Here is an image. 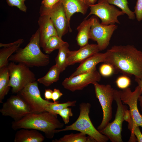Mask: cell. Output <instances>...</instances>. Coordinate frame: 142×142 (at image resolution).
<instances>
[{"label":"cell","instance_id":"obj_28","mask_svg":"<svg viewBox=\"0 0 142 142\" xmlns=\"http://www.w3.org/2000/svg\"><path fill=\"white\" fill-rule=\"evenodd\" d=\"M107 1L110 4L115 5L120 8L122 12L127 15L129 19L134 20L136 18L134 12L131 11L129 7L127 0Z\"/></svg>","mask_w":142,"mask_h":142},{"label":"cell","instance_id":"obj_3","mask_svg":"<svg viewBox=\"0 0 142 142\" xmlns=\"http://www.w3.org/2000/svg\"><path fill=\"white\" fill-rule=\"evenodd\" d=\"M38 29L32 35L29 43L23 48H19L9 58L8 61L24 64L28 67H42L48 65L50 58L40 49Z\"/></svg>","mask_w":142,"mask_h":142},{"label":"cell","instance_id":"obj_9","mask_svg":"<svg viewBox=\"0 0 142 142\" xmlns=\"http://www.w3.org/2000/svg\"><path fill=\"white\" fill-rule=\"evenodd\" d=\"M40 15L49 16L56 29L58 36L62 38L68 31L72 30L69 23L64 7L60 1L50 8H46L41 5L39 12Z\"/></svg>","mask_w":142,"mask_h":142},{"label":"cell","instance_id":"obj_32","mask_svg":"<svg viewBox=\"0 0 142 142\" xmlns=\"http://www.w3.org/2000/svg\"><path fill=\"white\" fill-rule=\"evenodd\" d=\"M26 0H6L8 5L11 7L15 6L21 11L26 12L27 7L25 4Z\"/></svg>","mask_w":142,"mask_h":142},{"label":"cell","instance_id":"obj_16","mask_svg":"<svg viewBox=\"0 0 142 142\" xmlns=\"http://www.w3.org/2000/svg\"><path fill=\"white\" fill-rule=\"evenodd\" d=\"M38 22L39 26L40 46L43 48L51 37L58 35L57 30L49 16L40 15Z\"/></svg>","mask_w":142,"mask_h":142},{"label":"cell","instance_id":"obj_35","mask_svg":"<svg viewBox=\"0 0 142 142\" xmlns=\"http://www.w3.org/2000/svg\"><path fill=\"white\" fill-rule=\"evenodd\" d=\"M63 95V93L59 89L54 88L52 94V99L54 102H55Z\"/></svg>","mask_w":142,"mask_h":142},{"label":"cell","instance_id":"obj_13","mask_svg":"<svg viewBox=\"0 0 142 142\" xmlns=\"http://www.w3.org/2000/svg\"><path fill=\"white\" fill-rule=\"evenodd\" d=\"M0 112L2 115L10 116L15 121L31 113L27 104L18 94L11 96L3 103Z\"/></svg>","mask_w":142,"mask_h":142},{"label":"cell","instance_id":"obj_1","mask_svg":"<svg viewBox=\"0 0 142 142\" xmlns=\"http://www.w3.org/2000/svg\"><path fill=\"white\" fill-rule=\"evenodd\" d=\"M106 52L105 63L111 64L124 74L142 79V52L127 45L113 46Z\"/></svg>","mask_w":142,"mask_h":142},{"label":"cell","instance_id":"obj_17","mask_svg":"<svg viewBox=\"0 0 142 142\" xmlns=\"http://www.w3.org/2000/svg\"><path fill=\"white\" fill-rule=\"evenodd\" d=\"M65 11L69 23L72 16L76 12H79L83 15L86 13L91 4L89 0H60Z\"/></svg>","mask_w":142,"mask_h":142},{"label":"cell","instance_id":"obj_36","mask_svg":"<svg viewBox=\"0 0 142 142\" xmlns=\"http://www.w3.org/2000/svg\"><path fill=\"white\" fill-rule=\"evenodd\" d=\"M135 80L138 83V85L140 87L141 89V95L139 97L138 100L140 102V105L141 108V110L142 111V79L138 78H135Z\"/></svg>","mask_w":142,"mask_h":142},{"label":"cell","instance_id":"obj_14","mask_svg":"<svg viewBox=\"0 0 142 142\" xmlns=\"http://www.w3.org/2000/svg\"><path fill=\"white\" fill-rule=\"evenodd\" d=\"M101 75L96 69L65 79L62 83L64 88L72 92L83 89L89 84L99 82Z\"/></svg>","mask_w":142,"mask_h":142},{"label":"cell","instance_id":"obj_19","mask_svg":"<svg viewBox=\"0 0 142 142\" xmlns=\"http://www.w3.org/2000/svg\"><path fill=\"white\" fill-rule=\"evenodd\" d=\"M18 130L15 134L14 142H42L44 140V136L37 130L24 128Z\"/></svg>","mask_w":142,"mask_h":142},{"label":"cell","instance_id":"obj_25","mask_svg":"<svg viewBox=\"0 0 142 142\" xmlns=\"http://www.w3.org/2000/svg\"><path fill=\"white\" fill-rule=\"evenodd\" d=\"M69 44L67 43L59 49L57 55L55 58V64L61 73L68 66L67 60L68 53L69 50Z\"/></svg>","mask_w":142,"mask_h":142},{"label":"cell","instance_id":"obj_15","mask_svg":"<svg viewBox=\"0 0 142 142\" xmlns=\"http://www.w3.org/2000/svg\"><path fill=\"white\" fill-rule=\"evenodd\" d=\"M100 51L97 44H89L82 47L77 50L68 52L67 60L68 66L82 63Z\"/></svg>","mask_w":142,"mask_h":142},{"label":"cell","instance_id":"obj_29","mask_svg":"<svg viewBox=\"0 0 142 142\" xmlns=\"http://www.w3.org/2000/svg\"><path fill=\"white\" fill-rule=\"evenodd\" d=\"M104 63L100 67L99 73L101 75L104 77H109L114 73L115 70L111 64L108 63Z\"/></svg>","mask_w":142,"mask_h":142},{"label":"cell","instance_id":"obj_10","mask_svg":"<svg viewBox=\"0 0 142 142\" xmlns=\"http://www.w3.org/2000/svg\"><path fill=\"white\" fill-rule=\"evenodd\" d=\"M17 94L27 104L31 113L46 111V106L51 102L41 97L37 81L29 83Z\"/></svg>","mask_w":142,"mask_h":142},{"label":"cell","instance_id":"obj_18","mask_svg":"<svg viewBox=\"0 0 142 142\" xmlns=\"http://www.w3.org/2000/svg\"><path fill=\"white\" fill-rule=\"evenodd\" d=\"M106 56V53L98 52L90 57L81 63L75 71L70 77H73L83 73L88 72L96 69V65L102 62L105 63Z\"/></svg>","mask_w":142,"mask_h":142},{"label":"cell","instance_id":"obj_33","mask_svg":"<svg viewBox=\"0 0 142 142\" xmlns=\"http://www.w3.org/2000/svg\"><path fill=\"white\" fill-rule=\"evenodd\" d=\"M138 22L142 20V0H137L134 12Z\"/></svg>","mask_w":142,"mask_h":142},{"label":"cell","instance_id":"obj_30","mask_svg":"<svg viewBox=\"0 0 142 142\" xmlns=\"http://www.w3.org/2000/svg\"><path fill=\"white\" fill-rule=\"evenodd\" d=\"M115 82L118 88L123 89L128 88L131 84L130 78L124 74L118 77Z\"/></svg>","mask_w":142,"mask_h":142},{"label":"cell","instance_id":"obj_20","mask_svg":"<svg viewBox=\"0 0 142 142\" xmlns=\"http://www.w3.org/2000/svg\"><path fill=\"white\" fill-rule=\"evenodd\" d=\"M23 42V39H20L10 43H0V47L3 48L0 50V68L7 66L9 57L19 48Z\"/></svg>","mask_w":142,"mask_h":142},{"label":"cell","instance_id":"obj_21","mask_svg":"<svg viewBox=\"0 0 142 142\" xmlns=\"http://www.w3.org/2000/svg\"><path fill=\"white\" fill-rule=\"evenodd\" d=\"M94 17L92 16L88 19H84L77 28L78 33L76 40L78 44L80 47L88 44L90 29L93 22Z\"/></svg>","mask_w":142,"mask_h":142},{"label":"cell","instance_id":"obj_37","mask_svg":"<svg viewBox=\"0 0 142 142\" xmlns=\"http://www.w3.org/2000/svg\"><path fill=\"white\" fill-rule=\"evenodd\" d=\"M53 92V91L50 89H45L44 93L45 99L48 100L52 99Z\"/></svg>","mask_w":142,"mask_h":142},{"label":"cell","instance_id":"obj_12","mask_svg":"<svg viewBox=\"0 0 142 142\" xmlns=\"http://www.w3.org/2000/svg\"><path fill=\"white\" fill-rule=\"evenodd\" d=\"M117 26L115 24L104 25L100 23L97 17L94 16L89 33V38L97 42L100 51L105 49Z\"/></svg>","mask_w":142,"mask_h":142},{"label":"cell","instance_id":"obj_4","mask_svg":"<svg viewBox=\"0 0 142 142\" xmlns=\"http://www.w3.org/2000/svg\"><path fill=\"white\" fill-rule=\"evenodd\" d=\"M91 105L88 103H82L79 105L80 112L77 120L73 124L64 128L56 129L55 133L69 130H76L84 133L94 139L97 142H106L109 139L102 134L93 126L89 114Z\"/></svg>","mask_w":142,"mask_h":142},{"label":"cell","instance_id":"obj_27","mask_svg":"<svg viewBox=\"0 0 142 142\" xmlns=\"http://www.w3.org/2000/svg\"><path fill=\"white\" fill-rule=\"evenodd\" d=\"M76 102V100H74L61 103H59L57 101L55 102H51L47 105L45 110L46 111L57 115V113L58 111L67 107L75 106Z\"/></svg>","mask_w":142,"mask_h":142},{"label":"cell","instance_id":"obj_24","mask_svg":"<svg viewBox=\"0 0 142 142\" xmlns=\"http://www.w3.org/2000/svg\"><path fill=\"white\" fill-rule=\"evenodd\" d=\"M53 142H96V141L91 137L80 132V133L64 135L59 139H56Z\"/></svg>","mask_w":142,"mask_h":142},{"label":"cell","instance_id":"obj_22","mask_svg":"<svg viewBox=\"0 0 142 142\" xmlns=\"http://www.w3.org/2000/svg\"><path fill=\"white\" fill-rule=\"evenodd\" d=\"M10 76L7 67L0 68V103H2L4 98L8 93Z\"/></svg>","mask_w":142,"mask_h":142},{"label":"cell","instance_id":"obj_11","mask_svg":"<svg viewBox=\"0 0 142 142\" xmlns=\"http://www.w3.org/2000/svg\"><path fill=\"white\" fill-rule=\"evenodd\" d=\"M141 93V88L139 85L133 92L128 87L121 91V101L123 104L128 105L129 108L131 119L128 122L129 130L136 126L142 128V115L140 113L137 106L138 99Z\"/></svg>","mask_w":142,"mask_h":142},{"label":"cell","instance_id":"obj_31","mask_svg":"<svg viewBox=\"0 0 142 142\" xmlns=\"http://www.w3.org/2000/svg\"><path fill=\"white\" fill-rule=\"evenodd\" d=\"M57 114L61 117L65 124L69 123L70 117L73 115L72 109L69 107L65 108L58 111Z\"/></svg>","mask_w":142,"mask_h":142},{"label":"cell","instance_id":"obj_2","mask_svg":"<svg viewBox=\"0 0 142 142\" xmlns=\"http://www.w3.org/2000/svg\"><path fill=\"white\" fill-rule=\"evenodd\" d=\"M64 126V124L57 119V115L46 111L28 114L18 120L13 121L11 127L14 130L22 128L36 129L43 132L47 138L51 139L55 130L61 129Z\"/></svg>","mask_w":142,"mask_h":142},{"label":"cell","instance_id":"obj_5","mask_svg":"<svg viewBox=\"0 0 142 142\" xmlns=\"http://www.w3.org/2000/svg\"><path fill=\"white\" fill-rule=\"evenodd\" d=\"M7 67L10 76L9 86L12 88L13 93H17L28 84L36 80L34 73L24 64H16L12 62Z\"/></svg>","mask_w":142,"mask_h":142},{"label":"cell","instance_id":"obj_23","mask_svg":"<svg viewBox=\"0 0 142 142\" xmlns=\"http://www.w3.org/2000/svg\"><path fill=\"white\" fill-rule=\"evenodd\" d=\"M61 73L56 64L52 66L43 77L38 79L37 81L46 87H49L58 81Z\"/></svg>","mask_w":142,"mask_h":142},{"label":"cell","instance_id":"obj_6","mask_svg":"<svg viewBox=\"0 0 142 142\" xmlns=\"http://www.w3.org/2000/svg\"><path fill=\"white\" fill-rule=\"evenodd\" d=\"M121 90L114 89V100L116 102L117 108L115 118L111 123L100 131L105 135L112 142H122L121 133L122 124L124 121V117L128 107L123 104L120 98Z\"/></svg>","mask_w":142,"mask_h":142},{"label":"cell","instance_id":"obj_38","mask_svg":"<svg viewBox=\"0 0 142 142\" xmlns=\"http://www.w3.org/2000/svg\"><path fill=\"white\" fill-rule=\"evenodd\" d=\"M124 119V121L129 122L131 119V116L129 110H127L125 112Z\"/></svg>","mask_w":142,"mask_h":142},{"label":"cell","instance_id":"obj_26","mask_svg":"<svg viewBox=\"0 0 142 142\" xmlns=\"http://www.w3.org/2000/svg\"><path fill=\"white\" fill-rule=\"evenodd\" d=\"M67 43L63 41L58 35L53 36L48 39L43 48L46 53L49 54L58 49Z\"/></svg>","mask_w":142,"mask_h":142},{"label":"cell","instance_id":"obj_39","mask_svg":"<svg viewBox=\"0 0 142 142\" xmlns=\"http://www.w3.org/2000/svg\"><path fill=\"white\" fill-rule=\"evenodd\" d=\"M89 1L91 4H94L97 1V0H89Z\"/></svg>","mask_w":142,"mask_h":142},{"label":"cell","instance_id":"obj_8","mask_svg":"<svg viewBox=\"0 0 142 142\" xmlns=\"http://www.w3.org/2000/svg\"><path fill=\"white\" fill-rule=\"evenodd\" d=\"M89 7L90 12L84 19L94 14L99 18L101 20V23L104 25L120 24L118 17L125 14L114 5L110 4L107 0H97V3L90 4Z\"/></svg>","mask_w":142,"mask_h":142},{"label":"cell","instance_id":"obj_34","mask_svg":"<svg viewBox=\"0 0 142 142\" xmlns=\"http://www.w3.org/2000/svg\"><path fill=\"white\" fill-rule=\"evenodd\" d=\"M60 0H43L41 5L47 8H50L53 7Z\"/></svg>","mask_w":142,"mask_h":142},{"label":"cell","instance_id":"obj_7","mask_svg":"<svg viewBox=\"0 0 142 142\" xmlns=\"http://www.w3.org/2000/svg\"><path fill=\"white\" fill-rule=\"evenodd\" d=\"M96 97L98 99L102 106L103 117L102 122L97 129L100 132L109 123L112 116V102L114 100V89L109 84L104 85L94 83Z\"/></svg>","mask_w":142,"mask_h":142}]
</instances>
